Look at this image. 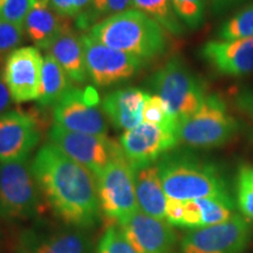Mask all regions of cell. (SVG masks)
Masks as SVG:
<instances>
[{"mask_svg":"<svg viewBox=\"0 0 253 253\" xmlns=\"http://www.w3.org/2000/svg\"><path fill=\"white\" fill-rule=\"evenodd\" d=\"M43 211V197L28 160L0 163V219L26 221Z\"/></svg>","mask_w":253,"mask_h":253,"instance_id":"obj_6","label":"cell"},{"mask_svg":"<svg viewBox=\"0 0 253 253\" xmlns=\"http://www.w3.org/2000/svg\"><path fill=\"white\" fill-rule=\"evenodd\" d=\"M89 36L110 48L149 61L167 49L164 28L138 9H128L104 19L89 30Z\"/></svg>","mask_w":253,"mask_h":253,"instance_id":"obj_3","label":"cell"},{"mask_svg":"<svg viewBox=\"0 0 253 253\" xmlns=\"http://www.w3.org/2000/svg\"><path fill=\"white\" fill-rule=\"evenodd\" d=\"M143 120L147 123L176 131V121L173 120L164 101L157 95H149L148 99L145 100L143 107Z\"/></svg>","mask_w":253,"mask_h":253,"instance_id":"obj_29","label":"cell"},{"mask_svg":"<svg viewBox=\"0 0 253 253\" xmlns=\"http://www.w3.org/2000/svg\"><path fill=\"white\" fill-rule=\"evenodd\" d=\"M95 253H137L123 233L119 224L107 226L95 248Z\"/></svg>","mask_w":253,"mask_h":253,"instance_id":"obj_28","label":"cell"},{"mask_svg":"<svg viewBox=\"0 0 253 253\" xmlns=\"http://www.w3.org/2000/svg\"><path fill=\"white\" fill-rule=\"evenodd\" d=\"M119 226L137 253H177V235L167 220L138 210Z\"/></svg>","mask_w":253,"mask_h":253,"instance_id":"obj_17","label":"cell"},{"mask_svg":"<svg viewBox=\"0 0 253 253\" xmlns=\"http://www.w3.org/2000/svg\"><path fill=\"white\" fill-rule=\"evenodd\" d=\"M102 216L120 224L138 211L135 194L134 170L126 157L114 161L96 176Z\"/></svg>","mask_w":253,"mask_h":253,"instance_id":"obj_8","label":"cell"},{"mask_svg":"<svg viewBox=\"0 0 253 253\" xmlns=\"http://www.w3.org/2000/svg\"><path fill=\"white\" fill-rule=\"evenodd\" d=\"M239 1H242V0H211V5H212L213 11L221 12L231 7V6L236 5Z\"/></svg>","mask_w":253,"mask_h":253,"instance_id":"obj_36","label":"cell"},{"mask_svg":"<svg viewBox=\"0 0 253 253\" xmlns=\"http://www.w3.org/2000/svg\"><path fill=\"white\" fill-rule=\"evenodd\" d=\"M31 166L46 204L62 224L88 231L100 223L96 177L89 170L52 143L40 148Z\"/></svg>","mask_w":253,"mask_h":253,"instance_id":"obj_1","label":"cell"},{"mask_svg":"<svg viewBox=\"0 0 253 253\" xmlns=\"http://www.w3.org/2000/svg\"><path fill=\"white\" fill-rule=\"evenodd\" d=\"M237 205L240 213L248 220H253V166L242 164L237 172Z\"/></svg>","mask_w":253,"mask_h":253,"instance_id":"obj_27","label":"cell"},{"mask_svg":"<svg viewBox=\"0 0 253 253\" xmlns=\"http://www.w3.org/2000/svg\"><path fill=\"white\" fill-rule=\"evenodd\" d=\"M17 253H95L87 230L37 223L19 232L15 240Z\"/></svg>","mask_w":253,"mask_h":253,"instance_id":"obj_9","label":"cell"},{"mask_svg":"<svg viewBox=\"0 0 253 253\" xmlns=\"http://www.w3.org/2000/svg\"><path fill=\"white\" fill-rule=\"evenodd\" d=\"M253 37V2L240 8L221 25L219 40H237Z\"/></svg>","mask_w":253,"mask_h":253,"instance_id":"obj_26","label":"cell"},{"mask_svg":"<svg viewBox=\"0 0 253 253\" xmlns=\"http://www.w3.org/2000/svg\"><path fill=\"white\" fill-rule=\"evenodd\" d=\"M39 141L37 120L30 113L11 110L0 115V163L28 160Z\"/></svg>","mask_w":253,"mask_h":253,"instance_id":"obj_16","label":"cell"},{"mask_svg":"<svg viewBox=\"0 0 253 253\" xmlns=\"http://www.w3.org/2000/svg\"><path fill=\"white\" fill-rule=\"evenodd\" d=\"M138 210L147 216L166 220L168 197L161 182L157 163L134 170Z\"/></svg>","mask_w":253,"mask_h":253,"instance_id":"obj_21","label":"cell"},{"mask_svg":"<svg viewBox=\"0 0 253 253\" xmlns=\"http://www.w3.org/2000/svg\"><path fill=\"white\" fill-rule=\"evenodd\" d=\"M73 87L71 80L63 69L49 54L43 58L41 69L40 95L38 103L41 107H54L62 96Z\"/></svg>","mask_w":253,"mask_h":253,"instance_id":"obj_23","label":"cell"},{"mask_svg":"<svg viewBox=\"0 0 253 253\" xmlns=\"http://www.w3.org/2000/svg\"><path fill=\"white\" fill-rule=\"evenodd\" d=\"M251 238V226L243 216L233 214L217 225L191 230L183 237L181 253H243Z\"/></svg>","mask_w":253,"mask_h":253,"instance_id":"obj_11","label":"cell"},{"mask_svg":"<svg viewBox=\"0 0 253 253\" xmlns=\"http://www.w3.org/2000/svg\"><path fill=\"white\" fill-rule=\"evenodd\" d=\"M175 13L190 30H197L204 23L207 0H171Z\"/></svg>","mask_w":253,"mask_h":253,"instance_id":"obj_30","label":"cell"},{"mask_svg":"<svg viewBox=\"0 0 253 253\" xmlns=\"http://www.w3.org/2000/svg\"><path fill=\"white\" fill-rule=\"evenodd\" d=\"M11 94H9V90L7 86H6L4 77L0 73V115L5 113V110L8 108L9 103H11Z\"/></svg>","mask_w":253,"mask_h":253,"instance_id":"obj_35","label":"cell"},{"mask_svg":"<svg viewBox=\"0 0 253 253\" xmlns=\"http://www.w3.org/2000/svg\"><path fill=\"white\" fill-rule=\"evenodd\" d=\"M250 137H251V140L253 141V130H252V132H251V134H250Z\"/></svg>","mask_w":253,"mask_h":253,"instance_id":"obj_38","label":"cell"},{"mask_svg":"<svg viewBox=\"0 0 253 253\" xmlns=\"http://www.w3.org/2000/svg\"><path fill=\"white\" fill-rule=\"evenodd\" d=\"M199 54L221 75L242 78L253 74V37L237 40H210Z\"/></svg>","mask_w":253,"mask_h":253,"instance_id":"obj_18","label":"cell"},{"mask_svg":"<svg viewBox=\"0 0 253 253\" xmlns=\"http://www.w3.org/2000/svg\"><path fill=\"white\" fill-rule=\"evenodd\" d=\"M37 0H0V18L24 27L26 17Z\"/></svg>","mask_w":253,"mask_h":253,"instance_id":"obj_32","label":"cell"},{"mask_svg":"<svg viewBox=\"0 0 253 253\" xmlns=\"http://www.w3.org/2000/svg\"><path fill=\"white\" fill-rule=\"evenodd\" d=\"M132 7L149 15L173 36L185 33L184 24L175 13L171 0H132Z\"/></svg>","mask_w":253,"mask_h":253,"instance_id":"obj_24","label":"cell"},{"mask_svg":"<svg viewBox=\"0 0 253 253\" xmlns=\"http://www.w3.org/2000/svg\"><path fill=\"white\" fill-rule=\"evenodd\" d=\"M99 104L100 96L93 87L73 86L54 106L53 119L56 126L67 130L106 136L108 125Z\"/></svg>","mask_w":253,"mask_h":253,"instance_id":"obj_10","label":"cell"},{"mask_svg":"<svg viewBox=\"0 0 253 253\" xmlns=\"http://www.w3.org/2000/svg\"><path fill=\"white\" fill-rule=\"evenodd\" d=\"M157 167L168 198L191 201L205 197H231L219 168L191 151H169L158 160Z\"/></svg>","mask_w":253,"mask_h":253,"instance_id":"obj_2","label":"cell"},{"mask_svg":"<svg viewBox=\"0 0 253 253\" xmlns=\"http://www.w3.org/2000/svg\"><path fill=\"white\" fill-rule=\"evenodd\" d=\"M149 86L164 101L177 125L197 112L208 96L204 82L178 56L155 73Z\"/></svg>","mask_w":253,"mask_h":253,"instance_id":"obj_5","label":"cell"},{"mask_svg":"<svg viewBox=\"0 0 253 253\" xmlns=\"http://www.w3.org/2000/svg\"><path fill=\"white\" fill-rule=\"evenodd\" d=\"M48 137L50 143L89 170L95 177L114 161L125 157L121 144L107 136L71 131L54 125L50 128Z\"/></svg>","mask_w":253,"mask_h":253,"instance_id":"obj_7","label":"cell"},{"mask_svg":"<svg viewBox=\"0 0 253 253\" xmlns=\"http://www.w3.org/2000/svg\"><path fill=\"white\" fill-rule=\"evenodd\" d=\"M231 101L239 113L253 121V86H239L231 90Z\"/></svg>","mask_w":253,"mask_h":253,"instance_id":"obj_33","label":"cell"},{"mask_svg":"<svg viewBox=\"0 0 253 253\" xmlns=\"http://www.w3.org/2000/svg\"><path fill=\"white\" fill-rule=\"evenodd\" d=\"M149 94L138 88H125L107 94L102 108L116 129L130 130L142 125L143 107Z\"/></svg>","mask_w":253,"mask_h":253,"instance_id":"obj_20","label":"cell"},{"mask_svg":"<svg viewBox=\"0 0 253 253\" xmlns=\"http://www.w3.org/2000/svg\"><path fill=\"white\" fill-rule=\"evenodd\" d=\"M50 7L66 18H75L74 0H49Z\"/></svg>","mask_w":253,"mask_h":253,"instance_id":"obj_34","label":"cell"},{"mask_svg":"<svg viewBox=\"0 0 253 253\" xmlns=\"http://www.w3.org/2000/svg\"><path fill=\"white\" fill-rule=\"evenodd\" d=\"M40 1H43V2H49V0H40Z\"/></svg>","mask_w":253,"mask_h":253,"instance_id":"obj_39","label":"cell"},{"mask_svg":"<svg viewBox=\"0 0 253 253\" xmlns=\"http://www.w3.org/2000/svg\"><path fill=\"white\" fill-rule=\"evenodd\" d=\"M48 53L75 84H84L88 80V72L84 60L82 36L73 28L62 33L48 48Z\"/></svg>","mask_w":253,"mask_h":253,"instance_id":"obj_22","label":"cell"},{"mask_svg":"<svg viewBox=\"0 0 253 253\" xmlns=\"http://www.w3.org/2000/svg\"><path fill=\"white\" fill-rule=\"evenodd\" d=\"M240 129V123L231 115L219 95L211 94L191 116L176 126L178 143L195 149H212L226 144Z\"/></svg>","mask_w":253,"mask_h":253,"instance_id":"obj_4","label":"cell"},{"mask_svg":"<svg viewBox=\"0 0 253 253\" xmlns=\"http://www.w3.org/2000/svg\"><path fill=\"white\" fill-rule=\"evenodd\" d=\"M88 77L96 86L107 87L131 79L144 66L143 60L110 48L91 38L82 36Z\"/></svg>","mask_w":253,"mask_h":253,"instance_id":"obj_12","label":"cell"},{"mask_svg":"<svg viewBox=\"0 0 253 253\" xmlns=\"http://www.w3.org/2000/svg\"><path fill=\"white\" fill-rule=\"evenodd\" d=\"M24 27L8 23L0 18V65L6 62L11 53L24 41Z\"/></svg>","mask_w":253,"mask_h":253,"instance_id":"obj_31","label":"cell"},{"mask_svg":"<svg viewBox=\"0 0 253 253\" xmlns=\"http://www.w3.org/2000/svg\"><path fill=\"white\" fill-rule=\"evenodd\" d=\"M123 155L132 170L151 166L178 144L176 131L162 126L142 123L123 132L120 138Z\"/></svg>","mask_w":253,"mask_h":253,"instance_id":"obj_13","label":"cell"},{"mask_svg":"<svg viewBox=\"0 0 253 253\" xmlns=\"http://www.w3.org/2000/svg\"><path fill=\"white\" fill-rule=\"evenodd\" d=\"M235 202L231 197H205L191 201L168 198L166 220L171 226L198 230L217 225L233 216Z\"/></svg>","mask_w":253,"mask_h":253,"instance_id":"obj_14","label":"cell"},{"mask_svg":"<svg viewBox=\"0 0 253 253\" xmlns=\"http://www.w3.org/2000/svg\"><path fill=\"white\" fill-rule=\"evenodd\" d=\"M91 0H74V8H75V18L78 17L81 12L88 8L90 5Z\"/></svg>","mask_w":253,"mask_h":253,"instance_id":"obj_37","label":"cell"},{"mask_svg":"<svg viewBox=\"0 0 253 253\" xmlns=\"http://www.w3.org/2000/svg\"><path fill=\"white\" fill-rule=\"evenodd\" d=\"M42 63V55L37 47H21L9 54L2 77L14 102L39 99Z\"/></svg>","mask_w":253,"mask_h":253,"instance_id":"obj_15","label":"cell"},{"mask_svg":"<svg viewBox=\"0 0 253 253\" xmlns=\"http://www.w3.org/2000/svg\"><path fill=\"white\" fill-rule=\"evenodd\" d=\"M71 28L68 18L55 12L48 2L40 0H37L24 23L25 34L34 46L46 50L62 33Z\"/></svg>","mask_w":253,"mask_h":253,"instance_id":"obj_19","label":"cell"},{"mask_svg":"<svg viewBox=\"0 0 253 253\" xmlns=\"http://www.w3.org/2000/svg\"><path fill=\"white\" fill-rule=\"evenodd\" d=\"M132 7V0H91L87 9L75 18L79 30H90L104 19L120 14Z\"/></svg>","mask_w":253,"mask_h":253,"instance_id":"obj_25","label":"cell"}]
</instances>
